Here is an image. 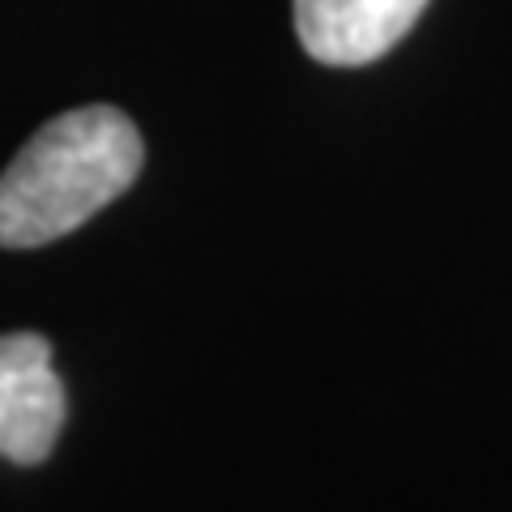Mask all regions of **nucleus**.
<instances>
[{
    "mask_svg": "<svg viewBox=\"0 0 512 512\" xmlns=\"http://www.w3.org/2000/svg\"><path fill=\"white\" fill-rule=\"evenodd\" d=\"M137 124L116 107H77L47 120L0 171V248H43L77 231L137 180Z\"/></svg>",
    "mask_w": 512,
    "mask_h": 512,
    "instance_id": "nucleus-1",
    "label": "nucleus"
},
{
    "mask_svg": "<svg viewBox=\"0 0 512 512\" xmlns=\"http://www.w3.org/2000/svg\"><path fill=\"white\" fill-rule=\"evenodd\" d=\"M427 0H295V30L320 64H372L406 39Z\"/></svg>",
    "mask_w": 512,
    "mask_h": 512,
    "instance_id": "nucleus-3",
    "label": "nucleus"
},
{
    "mask_svg": "<svg viewBox=\"0 0 512 512\" xmlns=\"http://www.w3.org/2000/svg\"><path fill=\"white\" fill-rule=\"evenodd\" d=\"M64 380L52 367V342L43 333L0 338V461L39 466L52 457L64 427Z\"/></svg>",
    "mask_w": 512,
    "mask_h": 512,
    "instance_id": "nucleus-2",
    "label": "nucleus"
}]
</instances>
